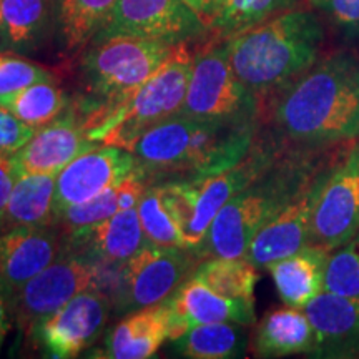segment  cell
<instances>
[{
	"label": "cell",
	"mask_w": 359,
	"mask_h": 359,
	"mask_svg": "<svg viewBox=\"0 0 359 359\" xmlns=\"http://www.w3.org/2000/svg\"><path fill=\"white\" fill-rule=\"evenodd\" d=\"M259 132L280 151H323L359 138V55L318 60L262 103Z\"/></svg>",
	"instance_id": "6da1fadb"
},
{
	"label": "cell",
	"mask_w": 359,
	"mask_h": 359,
	"mask_svg": "<svg viewBox=\"0 0 359 359\" xmlns=\"http://www.w3.org/2000/svg\"><path fill=\"white\" fill-rule=\"evenodd\" d=\"M259 122L230 123L175 115L145 130L130 147L148 182L206 178L240 163Z\"/></svg>",
	"instance_id": "7a4b0ae2"
},
{
	"label": "cell",
	"mask_w": 359,
	"mask_h": 359,
	"mask_svg": "<svg viewBox=\"0 0 359 359\" xmlns=\"http://www.w3.org/2000/svg\"><path fill=\"white\" fill-rule=\"evenodd\" d=\"M325 39L316 12L290 8L223 40L236 77L264 103L320 60Z\"/></svg>",
	"instance_id": "3957f363"
},
{
	"label": "cell",
	"mask_w": 359,
	"mask_h": 359,
	"mask_svg": "<svg viewBox=\"0 0 359 359\" xmlns=\"http://www.w3.org/2000/svg\"><path fill=\"white\" fill-rule=\"evenodd\" d=\"M334 148L281 151L264 172L223 206L196 251L200 259L245 257L257 233L303 190Z\"/></svg>",
	"instance_id": "277c9868"
},
{
	"label": "cell",
	"mask_w": 359,
	"mask_h": 359,
	"mask_svg": "<svg viewBox=\"0 0 359 359\" xmlns=\"http://www.w3.org/2000/svg\"><path fill=\"white\" fill-rule=\"evenodd\" d=\"M175 47L130 37L90 43L80 53V95L74 98L85 115V125L127 102L168 60Z\"/></svg>",
	"instance_id": "5b68a950"
},
{
	"label": "cell",
	"mask_w": 359,
	"mask_h": 359,
	"mask_svg": "<svg viewBox=\"0 0 359 359\" xmlns=\"http://www.w3.org/2000/svg\"><path fill=\"white\" fill-rule=\"evenodd\" d=\"M280 154L258 130L253 148L235 167L206 178L158 182L165 203L182 235L183 248L196 253L223 206L264 172Z\"/></svg>",
	"instance_id": "8992f818"
},
{
	"label": "cell",
	"mask_w": 359,
	"mask_h": 359,
	"mask_svg": "<svg viewBox=\"0 0 359 359\" xmlns=\"http://www.w3.org/2000/svg\"><path fill=\"white\" fill-rule=\"evenodd\" d=\"M190 43H178L168 60L127 102L88 122V137L97 143H114L130 150L145 130L178 115L195 57Z\"/></svg>",
	"instance_id": "52a82bcc"
},
{
	"label": "cell",
	"mask_w": 359,
	"mask_h": 359,
	"mask_svg": "<svg viewBox=\"0 0 359 359\" xmlns=\"http://www.w3.org/2000/svg\"><path fill=\"white\" fill-rule=\"evenodd\" d=\"M122 264L67 248L39 275L17 290L15 326L19 333L27 338L40 320L55 313L83 291H100L114 303L120 288Z\"/></svg>",
	"instance_id": "ba28073f"
},
{
	"label": "cell",
	"mask_w": 359,
	"mask_h": 359,
	"mask_svg": "<svg viewBox=\"0 0 359 359\" xmlns=\"http://www.w3.org/2000/svg\"><path fill=\"white\" fill-rule=\"evenodd\" d=\"M178 115L215 122H259L262 103L233 72L223 39L195 50L185 102Z\"/></svg>",
	"instance_id": "9c48e42d"
},
{
	"label": "cell",
	"mask_w": 359,
	"mask_h": 359,
	"mask_svg": "<svg viewBox=\"0 0 359 359\" xmlns=\"http://www.w3.org/2000/svg\"><path fill=\"white\" fill-rule=\"evenodd\" d=\"M201 262L195 251L180 246L145 243L122 264L120 288L114 299L116 314L158 304L193 275Z\"/></svg>",
	"instance_id": "30bf717a"
},
{
	"label": "cell",
	"mask_w": 359,
	"mask_h": 359,
	"mask_svg": "<svg viewBox=\"0 0 359 359\" xmlns=\"http://www.w3.org/2000/svg\"><path fill=\"white\" fill-rule=\"evenodd\" d=\"M348 145L349 143L336 147L326 156V160L316 170V173L309 178L303 190L271 222L264 224L257 233V236L251 240L245 257L258 269L266 268L269 263L290 257V255L302 250L304 245H308L318 200H320L323 188L330 180L336 165L346 154Z\"/></svg>",
	"instance_id": "8fae6325"
},
{
	"label": "cell",
	"mask_w": 359,
	"mask_h": 359,
	"mask_svg": "<svg viewBox=\"0 0 359 359\" xmlns=\"http://www.w3.org/2000/svg\"><path fill=\"white\" fill-rule=\"evenodd\" d=\"M208 34L210 27L182 0H118L90 43L130 37L178 45Z\"/></svg>",
	"instance_id": "7c38bea8"
},
{
	"label": "cell",
	"mask_w": 359,
	"mask_h": 359,
	"mask_svg": "<svg viewBox=\"0 0 359 359\" xmlns=\"http://www.w3.org/2000/svg\"><path fill=\"white\" fill-rule=\"evenodd\" d=\"M111 311L109 296L95 290L83 291L40 320L27 338L45 358H79L100 339Z\"/></svg>",
	"instance_id": "4fadbf2b"
},
{
	"label": "cell",
	"mask_w": 359,
	"mask_h": 359,
	"mask_svg": "<svg viewBox=\"0 0 359 359\" xmlns=\"http://www.w3.org/2000/svg\"><path fill=\"white\" fill-rule=\"evenodd\" d=\"M359 231V138L348 145L314 210L308 245L333 251Z\"/></svg>",
	"instance_id": "5bb4252c"
},
{
	"label": "cell",
	"mask_w": 359,
	"mask_h": 359,
	"mask_svg": "<svg viewBox=\"0 0 359 359\" xmlns=\"http://www.w3.org/2000/svg\"><path fill=\"white\" fill-rule=\"evenodd\" d=\"M137 168V158L125 147L102 143L83 151L57 173L53 198L55 215L120 185Z\"/></svg>",
	"instance_id": "9a60e30c"
},
{
	"label": "cell",
	"mask_w": 359,
	"mask_h": 359,
	"mask_svg": "<svg viewBox=\"0 0 359 359\" xmlns=\"http://www.w3.org/2000/svg\"><path fill=\"white\" fill-rule=\"evenodd\" d=\"M102 143L88 137L85 115L72 102L70 109L48 125L37 128L34 137L12 155L17 173L57 175L80 154Z\"/></svg>",
	"instance_id": "2e32d148"
},
{
	"label": "cell",
	"mask_w": 359,
	"mask_h": 359,
	"mask_svg": "<svg viewBox=\"0 0 359 359\" xmlns=\"http://www.w3.org/2000/svg\"><path fill=\"white\" fill-rule=\"evenodd\" d=\"M313 327L309 358L359 356V302L323 290L303 308Z\"/></svg>",
	"instance_id": "e0dca14e"
},
{
	"label": "cell",
	"mask_w": 359,
	"mask_h": 359,
	"mask_svg": "<svg viewBox=\"0 0 359 359\" xmlns=\"http://www.w3.org/2000/svg\"><path fill=\"white\" fill-rule=\"evenodd\" d=\"M172 313V341L185 334L193 326L210 323H240L251 326L257 321L255 299H235L215 293L195 275L188 276L165 299Z\"/></svg>",
	"instance_id": "ac0fdd59"
},
{
	"label": "cell",
	"mask_w": 359,
	"mask_h": 359,
	"mask_svg": "<svg viewBox=\"0 0 359 359\" xmlns=\"http://www.w3.org/2000/svg\"><path fill=\"white\" fill-rule=\"evenodd\" d=\"M67 248V238L57 224L0 233V276L20 290Z\"/></svg>",
	"instance_id": "d6986e66"
},
{
	"label": "cell",
	"mask_w": 359,
	"mask_h": 359,
	"mask_svg": "<svg viewBox=\"0 0 359 359\" xmlns=\"http://www.w3.org/2000/svg\"><path fill=\"white\" fill-rule=\"evenodd\" d=\"M173 321L168 304L161 302L135 309L111 327L105 348L98 354L109 359H147L155 356L167 341H172Z\"/></svg>",
	"instance_id": "ffe728a7"
},
{
	"label": "cell",
	"mask_w": 359,
	"mask_h": 359,
	"mask_svg": "<svg viewBox=\"0 0 359 359\" xmlns=\"http://www.w3.org/2000/svg\"><path fill=\"white\" fill-rule=\"evenodd\" d=\"M55 39V0H2L0 50L35 55Z\"/></svg>",
	"instance_id": "44dd1931"
},
{
	"label": "cell",
	"mask_w": 359,
	"mask_h": 359,
	"mask_svg": "<svg viewBox=\"0 0 359 359\" xmlns=\"http://www.w3.org/2000/svg\"><path fill=\"white\" fill-rule=\"evenodd\" d=\"M330 250L304 245L290 257L269 263L266 269L275 283L283 304L304 308L325 286L326 263Z\"/></svg>",
	"instance_id": "7402d4cb"
},
{
	"label": "cell",
	"mask_w": 359,
	"mask_h": 359,
	"mask_svg": "<svg viewBox=\"0 0 359 359\" xmlns=\"http://www.w3.org/2000/svg\"><path fill=\"white\" fill-rule=\"evenodd\" d=\"M311 346L313 327L306 313L288 304L264 314L251 336V351L257 358L308 356Z\"/></svg>",
	"instance_id": "603a6c76"
},
{
	"label": "cell",
	"mask_w": 359,
	"mask_h": 359,
	"mask_svg": "<svg viewBox=\"0 0 359 359\" xmlns=\"http://www.w3.org/2000/svg\"><path fill=\"white\" fill-rule=\"evenodd\" d=\"M55 178L57 175L22 173L13 183L11 198L7 201L0 233L15 228H35L53 224L55 208Z\"/></svg>",
	"instance_id": "cb8c5ba5"
},
{
	"label": "cell",
	"mask_w": 359,
	"mask_h": 359,
	"mask_svg": "<svg viewBox=\"0 0 359 359\" xmlns=\"http://www.w3.org/2000/svg\"><path fill=\"white\" fill-rule=\"evenodd\" d=\"M145 243L137 208H130L116 212L90 228L77 243L69 248L105 262L123 263Z\"/></svg>",
	"instance_id": "d4e9b609"
},
{
	"label": "cell",
	"mask_w": 359,
	"mask_h": 359,
	"mask_svg": "<svg viewBox=\"0 0 359 359\" xmlns=\"http://www.w3.org/2000/svg\"><path fill=\"white\" fill-rule=\"evenodd\" d=\"M118 0H55V43L65 57H77L109 19Z\"/></svg>",
	"instance_id": "484cf974"
},
{
	"label": "cell",
	"mask_w": 359,
	"mask_h": 359,
	"mask_svg": "<svg viewBox=\"0 0 359 359\" xmlns=\"http://www.w3.org/2000/svg\"><path fill=\"white\" fill-rule=\"evenodd\" d=\"M248 344V326L210 323L190 327L172 341V349L177 356L188 359H235L245 356Z\"/></svg>",
	"instance_id": "4316f807"
},
{
	"label": "cell",
	"mask_w": 359,
	"mask_h": 359,
	"mask_svg": "<svg viewBox=\"0 0 359 359\" xmlns=\"http://www.w3.org/2000/svg\"><path fill=\"white\" fill-rule=\"evenodd\" d=\"M74 98L58 83V79L40 80L0 100V107L19 116L34 128H42L70 109Z\"/></svg>",
	"instance_id": "83f0119b"
},
{
	"label": "cell",
	"mask_w": 359,
	"mask_h": 359,
	"mask_svg": "<svg viewBox=\"0 0 359 359\" xmlns=\"http://www.w3.org/2000/svg\"><path fill=\"white\" fill-rule=\"evenodd\" d=\"M193 275L215 293L235 299H255V286L259 280L258 268L246 257L205 258L196 264Z\"/></svg>",
	"instance_id": "f1b7e54d"
},
{
	"label": "cell",
	"mask_w": 359,
	"mask_h": 359,
	"mask_svg": "<svg viewBox=\"0 0 359 359\" xmlns=\"http://www.w3.org/2000/svg\"><path fill=\"white\" fill-rule=\"evenodd\" d=\"M296 2L298 0H223L210 25V32L218 39H228L278 13L290 11Z\"/></svg>",
	"instance_id": "f546056e"
},
{
	"label": "cell",
	"mask_w": 359,
	"mask_h": 359,
	"mask_svg": "<svg viewBox=\"0 0 359 359\" xmlns=\"http://www.w3.org/2000/svg\"><path fill=\"white\" fill-rule=\"evenodd\" d=\"M116 187L83 201V203L72 205L55 215L53 224H57L62 233H64L69 246L77 243L90 228H93L95 224L102 223L103 219L110 218L111 215L120 212Z\"/></svg>",
	"instance_id": "4dcf8cb0"
},
{
	"label": "cell",
	"mask_w": 359,
	"mask_h": 359,
	"mask_svg": "<svg viewBox=\"0 0 359 359\" xmlns=\"http://www.w3.org/2000/svg\"><path fill=\"white\" fill-rule=\"evenodd\" d=\"M137 212L147 243L183 248L182 235H180V230L167 203H165L158 182L150 183L147 187L137 205Z\"/></svg>",
	"instance_id": "1f68e13d"
},
{
	"label": "cell",
	"mask_w": 359,
	"mask_h": 359,
	"mask_svg": "<svg viewBox=\"0 0 359 359\" xmlns=\"http://www.w3.org/2000/svg\"><path fill=\"white\" fill-rule=\"evenodd\" d=\"M323 290L359 302V231L330 253Z\"/></svg>",
	"instance_id": "d6a6232c"
},
{
	"label": "cell",
	"mask_w": 359,
	"mask_h": 359,
	"mask_svg": "<svg viewBox=\"0 0 359 359\" xmlns=\"http://www.w3.org/2000/svg\"><path fill=\"white\" fill-rule=\"evenodd\" d=\"M58 79L47 67L20 53L0 50V100L40 80Z\"/></svg>",
	"instance_id": "836d02e7"
},
{
	"label": "cell",
	"mask_w": 359,
	"mask_h": 359,
	"mask_svg": "<svg viewBox=\"0 0 359 359\" xmlns=\"http://www.w3.org/2000/svg\"><path fill=\"white\" fill-rule=\"evenodd\" d=\"M344 37L359 40V0H308Z\"/></svg>",
	"instance_id": "e575fe53"
},
{
	"label": "cell",
	"mask_w": 359,
	"mask_h": 359,
	"mask_svg": "<svg viewBox=\"0 0 359 359\" xmlns=\"http://www.w3.org/2000/svg\"><path fill=\"white\" fill-rule=\"evenodd\" d=\"M37 128L22 122L19 116L0 107V155H13L25 145Z\"/></svg>",
	"instance_id": "d590c367"
},
{
	"label": "cell",
	"mask_w": 359,
	"mask_h": 359,
	"mask_svg": "<svg viewBox=\"0 0 359 359\" xmlns=\"http://www.w3.org/2000/svg\"><path fill=\"white\" fill-rule=\"evenodd\" d=\"M15 294L17 291L0 276V351L8 331L15 326Z\"/></svg>",
	"instance_id": "8d00e7d4"
},
{
	"label": "cell",
	"mask_w": 359,
	"mask_h": 359,
	"mask_svg": "<svg viewBox=\"0 0 359 359\" xmlns=\"http://www.w3.org/2000/svg\"><path fill=\"white\" fill-rule=\"evenodd\" d=\"M17 177H19V173H17L15 165H13L12 155H0V218H2L7 201L11 198Z\"/></svg>",
	"instance_id": "74e56055"
},
{
	"label": "cell",
	"mask_w": 359,
	"mask_h": 359,
	"mask_svg": "<svg viewBox=\"0 0 359 359\" xmlns=\"http://www.w3.org/2000/svg\"><path fill=\"white\" fill-rule=\"evenodd\" d=\"M182 2L190 7L191 11L210 27L215 17H217L223 0H182Z\"/></svg>",
	"instance_id": "f35d334b"
},
{
	"label": "cell",
	"mask_w": 359,
	"mask_h": 359,
	"mask_svg": "<svg viewBox=\"0 0 359 359\" xmlns=\"http://www.w3.org/2000/svg\"><path fill=\"white\" fill-rule=\"evenodd\" d=\"M0 35H2V0H0Z\"/></svg>",
	"instance_id": "ab89813d"
}]
</instances>
